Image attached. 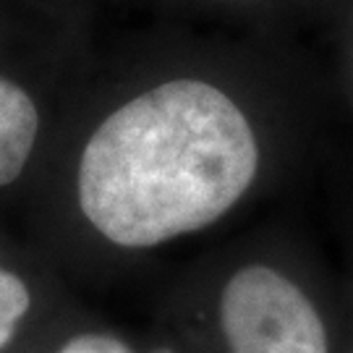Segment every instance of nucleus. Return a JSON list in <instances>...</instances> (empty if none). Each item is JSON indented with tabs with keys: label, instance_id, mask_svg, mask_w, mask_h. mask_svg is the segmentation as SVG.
I'll return each instance as SVG.
<instances>
[{
	"label": "nucleus",
	"instance_id": "1",
	"mask_svg": "<svg viewBox=\"0 0 353 353\" xmlns=\"http://www.w3.org/2000/svg\"><path fill=\"white\" fill-rule=\"evenodd\" d=\"M259 165L239 105L178 79L108 115L79 165V204L108 241L147 249L199 230L241 199Z\"/></svg>",
	"mask_w": 353,
	"mask_h": 353
},
{
	"label": "nucleus",
	"instance_id": "2",
	"mask_svg": "<svg viewBox=\"0 0 353 353\" xmlns=\"http://www.w3.org/2000/svg\"><path fill=\"white\" fill-rule=\"evenodd\" d=\"M220 327L230 353H327V330L314 303L265 265L243 267L225 283Z\"/></svg>",
	"mask_w": 353,
	"mask_h": 353
},
{
	"label": "nucleus",
	"instance_id": "3",
	"mask_svg": "<svg viewBox=\"0 0 353 353\" xmlns=\"http://www.w3.org/2000/svg\"><path fill=\"white\" fill-rule=\"evenodd\" d=\"M39 115L19 84L0 79V189L21 176L37 139Z\"/></svg>",
	"mask_w": 353,
	"mask_h": 353
},
{
	"label": "nucleus",
	"instance_id": "4",
	"mask_svg": "<svg viewBox=\"0 0 353 353\" xmlns=\"http://www.w3.org/2000/svg\"><path fill=\"white\" fill-rule=\"evenodd\" d=\"M29 288L19 275H13L8 270H0V351L11 343L16 335L19 322L29 312Z\"/></svg>",
	"mask_w": 353,
	"mask_h": 353
},
{
	"label": "nucleus",
	"instance_id": "5",
	"mask_svg": "<svg viewBox=\"0 0 353 353\" xmlns=\"http://www.w3.org/2000/svg\"><path fill=\"white\" fill-rule=\"evenodd\" d=\"M58 353H134L128 348V343H123L115 335L108 332H84L76 335L71 341H65Z\"/></svg>",
	"mask_w": 353,
	"mask_h": 353
},
{
	"label": "nucleus",
	"instance_id": "6",
	"mask_svg": "<svg viewBox=\"0 0 353 353\" xmlns=\"http://www.w3.org/2000/svg\"><path fill=\"white\" fill-rule=\"evenodd\" d=\"M160 353H168V351H160Z\"/></svg>",
	"mask_w": 353,
	"mask_h": 353
}]
</instances>
